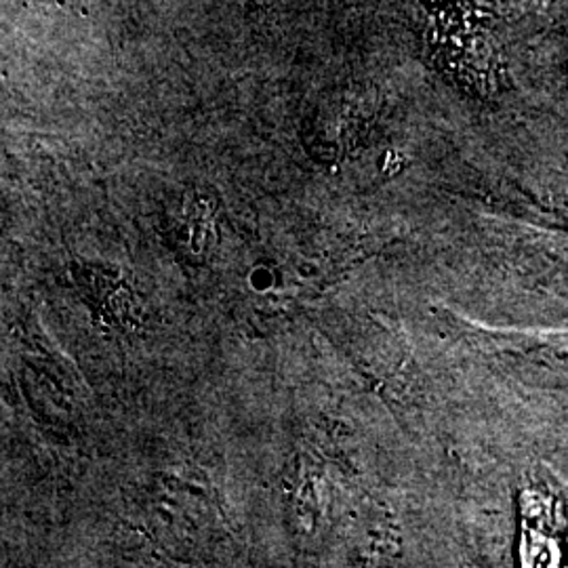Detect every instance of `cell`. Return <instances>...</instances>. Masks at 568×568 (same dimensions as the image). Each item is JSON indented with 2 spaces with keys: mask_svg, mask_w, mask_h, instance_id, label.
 Listing matches in <instances>:
<instances>
[]
</instances>
